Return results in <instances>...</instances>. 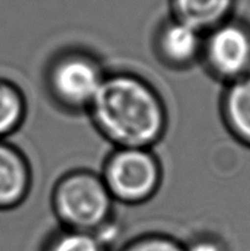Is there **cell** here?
Wrapping results in <instances>:
<instances>
[{"label": "cell", "mask_w": 250, "mask_h": 251, "mask_svg": "<svg viewBox=\"0 0 250 251\" xmlns=\"http://www.w3.org/2000/svg\"><path fill=\"white\" fill-rule=\"evenodd\" d=\"M107 74L97 59L82 50H68L56 55L46 73L49 95L70 112L88 110Z\"/></svg>", "instance_id": "cell-4"}, {"label": "cell", "mask_w": 250, "mask_h": 251, "mask_svg": "<svg viewBox=\"0 0 250 251\" xmlns=\"http://www.w3.org/2000/svg\"><path fill=\"white\" fill-rule=\"evenodd\" d=\"M87 112L114 147L152 149L168 126V113L159 93L131 73L107 74Z\"/></svg>", "instance_id": "cell-1"}, {"label": "cell", "mask_w": 250, "mask_h": 251, "mask_svg": "<svg viewBox=\"0 0 250 251\" xmlns=\"http://www.w3.org/2000/svg\"><path fill=\"white\" fill-rule=\"evenodd\" d=\"M203 33L172 16L156 33L158 58L173 69H186L201 59Z\"/></svg>", "instance_id": "cell-6"}, {"label": "cell", "mask_w": 250, "mask_h": 251, "mask_svg": "<svg viewBox=\"0 0 250 251\" xmlns=\"http://www.w3.org/2000/svg\"><path fill=\"white\" fill-rule=\"evenodd\" d=\"M221 113L233 137L250 149V74L225 85Z\"/></svg>", "instance_id": "cell-8"}, {"label": "cell", "mask_w": 250, "mask_h": 251, "mask_svg": "<svg viewBox=\"0 0 250 251\" xmlns=\"http://www.w3.org/2000/svg\"><path fill=\"white\" fill-rule=\"evenodd\" d=\"M31 186L32 171L27 158L7 140H0V211L21 205Z\"/></svg>", "instance_id": "cell-7"}, {"label": "cell", "mask_w": 250, "mask_h": 251, "mask_svg": "<svg viewBox=\"0 0 250 251\" xmlns=\"http://www.w3.org/2000/svg\"><path fill=\"white\" fill-rule=\"evenodd\" d=\"M201 61L227 83L250 74V24L234 16L203 33Z\"/></svg>", "instance_id": "cell-5"}, {"label": "cell", "mask_w": 250, "mask_h": 251, "mask_svg": "<svg viewBox=\"0 0 250 251\" xmlns=\"http://www.w3.org/2000/svg\"><path fill=\"white\" fill-rule=\"evenodd\" d=\"M41 251H108L105 242L97 234L80 230L66 229L51 234L42 247Z\"/></svg>", "instance_id": "cell-11"}, {"label": "cell", "mask_w": 250, "mask_h": 251, "mask_svg": "<svg viewBox=\"0 0 250 251\" xmlns=\"http://www.w3.org/2000/svg\"><path fill=\"white\" fill-rule=\"evenodd\" d=\"M237 0H171L172 16L206 33L233 17Z\"/></svg>", "instance_id": "cell-9"}, {"label": "cell", "mask_w": 250, "mask_h": 251, "mask_svg": "<svg viewBox=\"0 0 250 251\" xmlns=\"http://www.w3.org/2000/svg\"><path fill=\"white\" fill-rule=\"evenodd\" d=\"M114 203L102 176L86 169L61 176L51 194V206L61 228L98 237L112 222Z\"/></svg>", "instance_id": "cell-2"}, {"label": "cell", "mask_w": 250, "mask_h": 251, "mask_svg": "<svg viewBox=\"0 0 250 251\" xmlns=\"http://www.w3.org/2000/svg\"><path fill=\"white\" fill-rule=\"evenodd\" d=\"M100 176L115 202L140 205L156 195L163 172L152 149L115 147Z\"/></svg>", "instance_id": "cell-3"}, {"label": "cell", "mask_w": 250, "mask_h": 251, "mask_svg": "<svg viewBox=\"0 0 250 251\" xmlns=\"http://www.w3.org/2000/svg\"><path fill=\"white\" fill-rule=\"evenodd\" d=\"M120 251H186L185 244L164 234H146L130 240Z\"/></svg>", "instance_id": "cell-12"}, {"label": "cell", "mask_w": 250, "mask_h": 251, "mask_svg": "<svg viewBox=\"0 0 250 251\" xmlns=\"http://www.w3.org/2000/svg\"><path fill=\"white\" fill-rule=\"evenodd\" d=\"M26 113L27 103L21 88L0 77V140H7L22 126Z\"/></svg>", "instance_id": "cell-10"}, {"label": "cell", "mask_w": 250, "mask_h": 251, "mask_svg": "<svg viewBox=\"0 0 250 251\" xmlns=\"http://www.w3.org/2000/svg\"><path fill=\"white\" fill-rule=\"evenodd\" d=\"M186 251H228L227 245L221 239L211 235H205L185 244Z\"/></svg>", "instance_id": "cell-13"}]
</instances>
